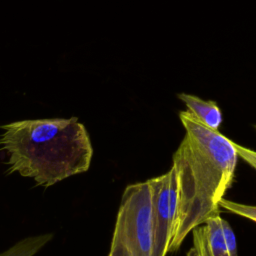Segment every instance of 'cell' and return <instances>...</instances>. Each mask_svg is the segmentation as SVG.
<instances>
[{
  "label": "cell",
  "mask_w": 256,
  "mask_h": 256,
  "mask_svg": "<svg viewBox=\"0 0 256 256\" xmlns=\"http://www.w3.org/2000/svg\"><path fill=\"white\" fill-rule=\"evenodd\" d=\"M179 118L185 136L172 158L178 207L169 251L177 250L189 232L220 213L219 202L233 182L238 157L232 140L203 125L188 110Z\"/></svg>",
  "instance_id": "cell-1"
},
{
  "label": "cell",
  "mask_w": 256,
  "mask_h": 256,
  "mask_svg": "<svg viewBox=\"0 0 256 256\" xmlns=\"http://www.w3.org/2000/svg\"><path fill=\"white\" fill-rule=\"evenodd\" d=\"M0 128L8 174L17 172L47 188L90 167L93 148L77 117L22 120Z\"/></svg>",
  "instance_id": "cell-2"
},
{
  "label": "cell",
  "mask_w": 256,
  "mask_h": 256,
  "mask_svg": "<svg viewBox=\"0 0 256 256\" xmlns=\"http://www.w3.org/2000/svg\"><path fill=\"white\" fill-rule=\"evenodd\" d=\"M115 228L119 230L131 256H151L152 196L148 181L126 187Z\"/></svg>",
  "instance_id": "cell-3"
},
{
  "label": "cell",
  "mask_w": 256,
  "mask_h": 256,
  "mask_svg": "<svg viewBox=\"0 0 256 256\" xmlns=\"http://www.w3.org/2000/svg\"><path fill=\"white\" fill-rule=\"evenodd\" d=\"M152 196L151 256H166L169 252L178 207V182L173 167L158 177L147 180Z\"/></svg>",
  "instance_id": "cell-4"
},
{
  "label": "cell",
  "mask_w": 256,
  "mask_h": 256,
  "mask_svg": "<svg viewBox=\"0 0 256 256\" xmlns=\"http://www.w3.org/2000/svg\"><path fill=\"white\" fill-rule=\"evenodd\" d=\"M178 98L203 125L212 130L219 129L222 123V112L215 101L203 100L198 96L187 93L178 94Z\"/></svg>",
  "instance_id": "cell-5"
},
{
  "label": "cell",
  "mask_w": 256,
  "mask_h": 256,
  "mask_svg": "<svg viewBox=\"0 0 256 256\" xmlns=\"http://www.w3.org/2000/svg\"><path fill=\"white\" fill-rule=\"evenodd\" d=\"M204 225L206 227L207 243L211 256H230L221 227L220 213L208 218Z\"/></svg>",
  "instance_id": "cell-6"
},
{
  "label": "cell",
  "mask_w": 256,
  "mask_h": 256,
  "mask_svg": "<svg viewBox=\"0 0 256 256\" xmlns=\"http://www.w3.org/2000/svg\"><path fill=\"white\" fill-rule=\"evenodd\" d=\"M53 238L52 233L30 236L0 253V256H33Z\"/></svg>",
  "instance_id": "cell-7"
},
{
  "label": "cell",
  "mask_w": 256,
  "mask_h": 256,
  "mask_svg": "<svg viewBox=\"0 0 256 256\" xmlns=\"http://www.w3.org/2000/svg\"><path fill=\"white\" fill-rule=\"evenodd\" d=\"M193 232V247L188 252L187 256H211L206 236L205 225L197 226L192 230Z\"/></svg>",
  "instance_id": "cell-8"
},
{
  "label": "cell",
  "mask_w": 256,
  "mask_h": 256,
  "mask_svg": "<svg viewBox=\"0 0 256 256\" xmlns=\"http://www.w3.org/2000/svg\"><path fill=\"white\" fill-rule=\"evenodd\" d=\"M219 207L224 208L226 211L232 212L239 216L248 218L256 223V206L236 203L222 198L219 202Z\"/></svg>",
  "instance_id": "cell-9"
},
{
  "label": "cell",
  "mask_w": 256,
  "mask_h": 256,
  "mask_svg": "<svg viewBox=\"0 0 256 256\" xmlns=\"http://www.w3.org/2000/svg\"><path fill=\"white\" fill-rule=\"evenodd\" d=\"M108 256H131V254L128 251L127 246L124 243V241L121 237V234L117 228H114L110 252H109Z\"/></svg>",
  "instance_id": "cell-10"
},
{
  "label": "cell",
  "mask_w": 256,
  "mask_h": 256,
  "mask_svg": "<svg viewBox=\"0 0 256 256\" xmlns=\"http://www.w3.org/2000/svg\"><path fill=\"white\" fill-rule=\"evenodd\" d=\"M221 227L225 239V243L229 252L230 256H237V245H236V238L234 232L229 225V223L221 218Z\"/></svg>",
  "instance_id": "cell-11"
},
{
  "label": "cell",
  "mask_w": 256,
  "mask_h": 256,
  "mask_svg": "<svg viewBox=\"0 0 256 256\" xmlns=\"http://www.w3.org/2000/svg\"><path fill=\"white\" fill-rule=\"evenodd\" d=\"M232 144L236 151L237 156L242 158L245 162H247L251 167H253L256 170V151L251 150L247 147L241 146L234 141H232Z\"/></svg>",
  "instance_id": "cell-12"
},
{
  "label": "cell",
  "mask_w": 256,
  "mask_h": 256,
  "mask_svg": "<svg viewBox=\"0 0 256 256\" xmlns=\"http://www.w3.org/2000/svg\"><path fill=\"white\" fill-rule=\"evenodd\" d=\"M254 128H255V129H256V125H254Z\"/></svg>",
  "instance_id": "cell-13"
}]
</instances>
